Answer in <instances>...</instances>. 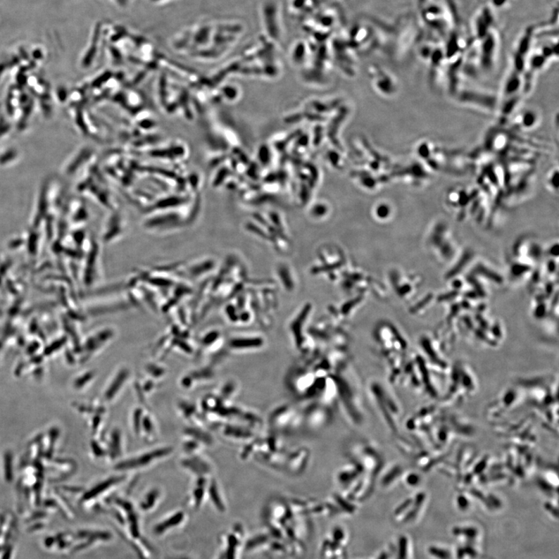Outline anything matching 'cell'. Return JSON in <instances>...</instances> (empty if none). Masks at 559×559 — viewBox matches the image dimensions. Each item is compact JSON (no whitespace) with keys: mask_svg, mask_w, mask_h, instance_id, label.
<instances>
[{"mask_svg":"<svg viewBox=\"0 0 559 559\" xmlns=\"http://www.w3.org/2000/svg\"><path fill=\"white\" fill-rule=\"evenodd\" d=\"M536 26L527 27L519 37L513 51L509 74L504 85L502 117L507 118L520 101V92L525 94L527 58L535 39Z\"/></svg>","mask_w":559,"mask_h":559,"instance_id":"1","label":"cell"},{"mask_svg":"<svg viewBox=\"0 0 559 559\" xmlns=\"http://www.w3.org/2000/svg\"><path fill=\"white\" fill-rule=\"evenodd\" d=\"M299 417L296 410L291 406L278 408L270 415V424L275 429H284L290 425L296 424Z\"/></svg>","mask_w":559,"mask_h":559,"instance_id":"2","label":"cell"},{"mask_svg":"<svg viewBox=\"0 0 559 559\" xmlns=\"http://www.w3.org/2000/svg\"><path fill=\"white\" fill-rule=\"evenodd\" d=\"M171 451L172 450L170 448H163L147 453L146 455L136 457L134 458L130 459V460H125V462L119 463L117 465V470H134V468H139L147 465L152 463L155 459L161 458L169 455Z\"/></svg>","mask_w":559,"mask_h":559,"instance_id":"3","label":"cell"},{"mask_svg":"<svg viewBox=\"0 0 559 559\" xmlns=\"http://www.w3.org/2000/svg\"><path fill=\"white\" fill-rule=\"evenodd\" d=\"M322 407H313L307 413V422L310 426L317 427L327 424L328 414Z\"/></svg>","mask_w":559,"mask_h":559,"instance_id":"4","label":"cell"},{"mask_svg":"<svg viewBox=\"0 0 559 559\" xmlns=\"http://www.w3.org/2000/svg\"><path fill=\"white\" fill-rule=\"evenodd\" d=\"M127 375L128 372L125 371V370L118 375L108 388L107 394H106V398H107V399L109 400L114 398L118 394V391L122 389L123 384L127 380Z\"/></svg>","mask_w":559,"mask_h":559,"instance_id":"5","label":"cell"},{"mask_svg":"<svg viewBox=\"0 0 559 559\" xmlns=\"http://www.w3.org/2000/svg\"><path fill=\"white\" fill-rule=\"evenodd\" d=\"M184 465L188 467L189 470L199 474L207 473L210 470L208 465L199 458L187 459L184 463Z\"/></svg>","mask_w":559,"mask_h":559,"instance_id":"6","label":"cell"},{"mask_svg":"<svg viewBox=\"0 0 559 559\" xmlns=\"http://www.w3.org/2000/svg\"><path fill=\"white\" fill-rule=\"evenodd\" d=\"M480 1L482 6H487L495 12L508 8L515 0H480Z\"/></svg>","mask_w":559,"mask_h":559,"instance_id":"7","label":"cell"},{"mask_svg":"<svg viewBox=\"0 0 559 559\" xmlns=\"http://www.w3.org/2000/svg\"><path fill=\"white\" fill-rule=\"evenodd\" d=\"M184 518V513H178L177 515H173L169 520H166L164 522L160 525H158L156 527V532L157 533H162L170 527L176 526L183 520Z\"/></svg>","mask_w":559,"mask_h":559,"instance_id":"8","label":"cell"},{"mask_svg":"<svg viewBox=\"0 0 559 559\" xmlns=\"http://www.w3.org/2000/svg\"><path fill=\"white\" fill-rule=\"evenodd\" d=\"M120 481V478H112L109 480L105 481L99 486H96L94 489L92 490V492H89L87 497L92 498L93 496L102 494L103 490L109 489L111 486L116 484L117 482Z\"/></svg>","mask_w":559,"mask_h":559,"instance_id":"9","label":"cell"},{"mask_svg":"<svg viewBox=\"0 0 559 559\" xmlns=\"http://www.w3.org/2000/svg\"><path fill=\"white\" fill-rule=\"evenodd\" d=\"M536 118H537V117L534 115L532 111H526L523 115H521L520 123L521 126L523 125L526 127H529L535 125Z\"/></svg>","mask_w":559,"mask_h":559,"instance_id":"10","label":"cell"},{"mask_svg":"<svg viewBox=\"0 0 559 559\" xmlns=\"http://www.w3.org/2000/svg\"><path fill=\"white\" fill-rule=\"evenodd\" d=\"M158 496V493L156 490L152 491L149 495L146 496V500L144 502L142 503V508L147 510L151 508H153L155 503L157 501Z\"/></svg>","mask_w":559,"mask_h":559,"instance_id":"11","label":"cell"},{"mask_svg":"<svg viewBox=\"0 0 559 559\" xmlns=\"http://www.w3.org/2000/svg\"><path fill=\"white\" fill-rule=\"evenodd\" d=\"M209 493L211 498H213V501L216 505V507L221 510H223V504L222 503L220 496L218 494L217 487L215 484L211 486Z\"/></svg>","mask_w":559,"mask_h":559,"instance_id":"12","label":"cell"},{"mask_svg":"<svg viewBox=\"0 0 559 559\" xmlns=\"http://www.w3.org/2000/svg\"><path fill=\"white\" fill-rule=\"evenodd\" d=\"M112 451L113 455L118 456L120 451V434L119 432H115L112 435Z\"/></svg>","mask_w":559,"mask_h":559,"instance_id":"13","label":"cell"},{"mask_svg":"<svg viewBox=\"0 0 559 559\" xmlns=\"http://www.w3.org/2000/svg\"><path fill=\"white\" fill-rule=\"evenodd\" d=\"M225 434L235 437H249V433L245 432L244 429H240L236 427H228L225 429Z\"/></svg>","mask_w":559,"mask_h":559,"instance_id":"14","label":"cell"},{"mask_svg":"<svg viewBox=\"0 0 559 559\" xmlns=\"http://www.w3.org/2000/svg\"><path fill=\"white\" fill-rule=\"evenodd\" d=\"M558 168L551 170L548 176V184L551 187L558 188Z\"/></svg>","mask_w":559,"mask_h":559,"instance_id":"15","label":"cell"},{"mask_svg":"<svg viewBox=\"0 0 559 559\" xmlns=\"http://www.w3.org/2000/svg\"><path fill=\"white\" fill-rule=\"evenodd\" d=\"M187 432L189 434H190L191 436H194L195 438H198V439H199L201 441H203V442H206L207 443V442H210L209 441H211L210 437L208 436H206V434H203V433H202L201 432H199V430H195L194 429H189V430H187Z\"/></svg>","mask_w":559,"mask_h":559,"instance_id":"16","label":"cell"},{"mask_svg":"<svg viewBox=\"0 0 559 559\" xmlns=\"http://www.w3.org/2000/svg\"><path fill=\"white\" fill-rule=\"evenodd\" d=\"M142 417V413L139 410L135 412L134 415V427L135 429H139L140 427V422L139 419Z\"/></svg>","mask_w":559,"mask_h":559,"instance_id":"17","label":"cell"}]
</instances>
